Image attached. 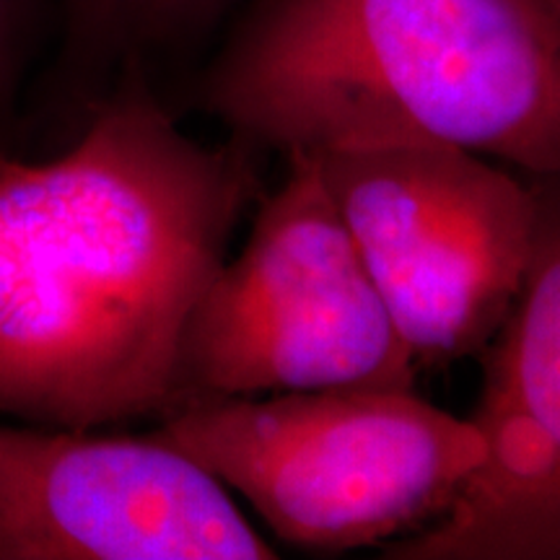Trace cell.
Listing matches in <instances>:
<instances>
[{
    "label": "cell",
    "mask_w": 560,
    "mask_h": 560,
    "mask_svg": "<svg viewBox=\"0 0 560 560\" xmlns=\"http://www.w3.org/2000/svg\"><path fill=\"white\" fill-rule=\"evenodd\" d=\"M47 0H0V153L21 143V91Z\"/></svg>",
    "instance_id": "9"
},
{
    "label": "cell",
    "mask_w": 560,
    "mask_h": 560,
    "mask_svg": "<svg viewBox=\"0 0 560 560\" xmlns=\"http://www.w3.org/2000/svg\"><path fill=\"white\" fill-rule=\"evenodd\" d=\"M262 195L244 249L185 322L174 408L278 392L412 387L416 363L312 153Z\"/></svg>",
    "instance_id": "4"
},
{
    "label": "cell",
    "mask_w": 560,
    "mask_h": 560,
    "mask_svg": "<svg viewBox=\"0 0 560 560\" xmlns=\"http://www.w3.org/2000/svg\"><path fill=\"white\" fill-rule=\"evenodd\" d=\"M537 3L545 5V9L552 13H560V0H537Z\"/></svg>",
    "instance_id": "10"
},
{
    "label": "cell",
    "mask_w": 560,
    "mask_h": 560,
    "mask_svg": "<svg viewBox=\"0 0 560 560\" xmlns=\"http://www.w3.org/2000/svg\"><path fill=\"white\" fill-rule=\"evenodd\" d=\"M480 459L429 527L387 560L560 558V213L548 210L514 310L478 355Z\"/></svg>",
    "instance_id": "7"
},
{
    "label": "cell",
    "mask_w": 560,
    "mask_h": 560,
    "mask_svg": "<svg viewBox=\"0 0 560 560\" xmlns=\"http://www.w3.org/2000/svg\"><path fill=\"white\" fill-rule=\"evenodd\" d=\"M416 369L478 359L520 299L558 192L452 143L312 153Z\"/></svg>",
    "instance_id": "5"
},
{
    "label": "cell",
    "mask_w": 560,
    "mask_h": 560,
    "mask_svg": "<svg viewBox=\"0 0 560 560\" xmlns=\"http://www.w3.org/2000/svg\"><path fill=\"white\" fill-rule=\"evenodd\" d=\"M229 490L151 436L0 423V560H276Z\"/></svg>",
    "instance_id": "6"
},
{
    "label": "cell",
    "mask_w": 560,
    "mask_h": 560,
    "mask_svg": "<svg viewBox=\"0 0 560 560\" xmlns=\"http://www.w3.org/2000/svg\"><path fill=\"white\" fill-rule=\"evenodd\" d=\"M192 107L260 151L452 143L560 172V13L537 0H255Z\"/></svg>",
    "instance_id": "2"
},
{
    "label": "cell",
    "mask_w": 560,
    "mask_h": 560,
    "mask_svg": "<svg viewBox=\"0 0 560 560\" xmlns=\"http://www.w3.org/2000/svg\"><path fill=\"white\" fill-rule=\"evenodd\" d=\"M262 195L260 149L198 143L140 68L58 156L0 153V416L66 431L170 416L185 322Z\"/></svg>",
    "instance_id": "1"
},
{
    "label": "cell",
    "mask_w": 560,
    "mask_h": 560,
    "mask_svg": "<svg viewBox=\"0 0 560 560\" xmlns=\"http://www.w3.org/2000/svg\"><path fill=\"white\" fill-rule=\"evenodd\" d=\"M234 0H55L60 50L39 94L42 128L68 136L117 73L177 58L213 30Z\"/></svg>",
    "instance_id": "8"
},
{
    "label": "cell",
    "mask_w": 560,
    "mask_h": 560,
    "mask_svg": "<svg viewBox=\"0 0 560 560\" xmlns=\"http://www.w3.org/2000/svg\"><path fill=\"white\" fill-rule=\"evenodd\" d=\"M149 433L240 493L280 540L317 552L429 527L480 459L470 420L412 387L231 397L170 412Z\"/></svg>",
    "instance_id": "3"
}]
</instances>
